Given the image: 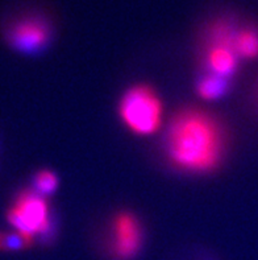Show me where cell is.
Masks as SVG:
<instances>
[{
	"label": "cell",
	"mask_w": 258,
	"mask_h": 260,
	"mask_svg": "<svg viewBox=\"0 0 258 260\" xmlns=\"http://www.w3.org/2000/svg\"><path fill=\"white\" fill-rule=\"evenodd\" d=\"M226 135L212 115L186 110L171 120L165 135V152L176 168L191 173L215 169L226 151Z\"/></svg>",
	"instance_id": "obj_1"
},
{
	"label": "cell",
	"mask_w": 258,
	"mask_h": 260,
	"mask_svg": "<svg viewBox=\"0 0 258 260\" xmlns=\"http://www.w3.org/2000/svg\"><path fill=\"white\" fill-rule=\"evenodd\" d=\"M7 219L19 234L28 238L32 243L36 239L48 243L56 230V221L45 197L29 189L20 191L15 197L7 213Z\"/></svg>",
	"instance_id": "obj_2"
},
{
	"label": "cell",
	"mask_w": 258,
	"mask_h": 260,
	"mask_svg": "<svg viewBox=\"0 0 258 260\" xmlns=\"http://www.w3.org/2000/svg\"><path fill=\"white\" fill-rule=\"evenodd\" d=\"M119 114L128 128L137 135H151L162 120V103L152 87L137 85L121 96Z\"/></svg>",
	"instance_id": "obj_3"
},
{
	"label": "cell",
	"mask_w": 258,
	"mask_h": 260,
	"mask_svg": "<svg viewBox=\"0 0 258 260\" xmlns=\"http://www.w3.org/2000/svg\"><path fill=\"white\" fill-rule=\"evenodd\" d=\"M235 48L240 59H254L258 57V28L257 26H237L233 36Z\"/></svg>",
	"instance_id": "obj_6"
},
{
	"label": "cell",
	"mask_w": 258,
	"mask_h": 260,
	"mask_svg": "<svg viewBox=\"0 0 258 260\" xmlns=\"http://www.w3.org/2000/svg\"><path fill=\"white\" fill-rule=\"evenodd\" d=\"M32 242L24 235L19 234H4L0 233V250H20V248L28 247Z\"/></svg>",
	"instance_id": "obj_9"
},
{
	"label": "cell",
	"mask_w": 258,
	"mask_h": 260,
	"mask_svg": "<svg viewBox=\"0 0 258 260\" xmlns=\"http://www.w3.org/2000/svg\"><path fill=\"white\" fill-rule=\"evenodd\" d=\"M142 228L131 213H120L112 223L111 254L115 260H132L142 247Z\"/></svg>",
	"instance_id": "obj_5"
},
{
	"label": "cell",
	"mask_w": 258,
	"mask_h": 260,
	"mask_svg": "<svg viewBox=\"0 0 258 260\" xmlns=\"http://www.w3.org/2000/svg\"><path fill=\"white\" fill-rule=\"evenodd\" d=\"M33 186H34V191H37L39 194L43 197L53 194L56 191L57 186H58V178H57L56 173L48 169L37 172L33 178Z\"/></svg>",
	"instance_id": "obj_8"
},
{
	"label": "cell",
	"mask_w": 258,
	"mask_h": 260,
	"mask_svg": "<svg viewBox=\"0 0 258 260\" xmlns=\"http://www.w3.org/2000/svg\"><path fill=\"white\" fill-rule=\"evenodd\" d=\"M4 37L12 49L33 56L48 48L52 39V29L45 17L24 15L8 24Z\"/></svg>",
	"instance_id": "obj_4"
},
{
	"label": "cell",
	"mask_w": 258,
	"mask_h": 260,
	"mask_svg": "<svg viewBox=\"0 0 258 260\" xmlns=\"http://www.w3.org/2000/svg\"><path fill=\"white\" fill-rule=\"evenodd\" d=\"M231 87V79L207 72L196 83V91L207 101H216L224 96Z\"/></svg>",
	"instance_id": "obj_7"
}]
</instances>
